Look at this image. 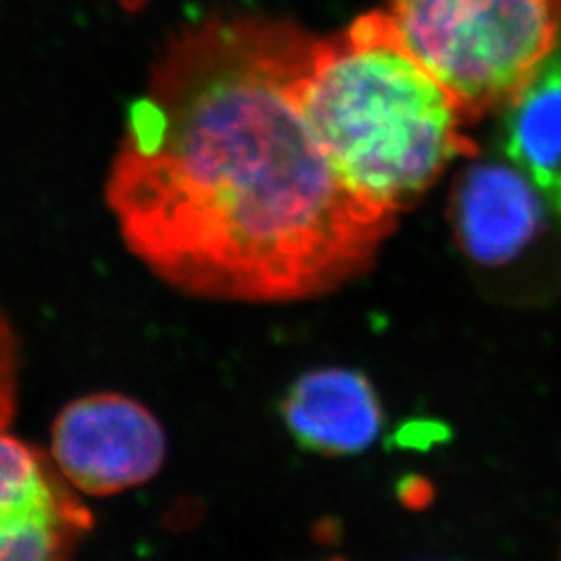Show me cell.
Segmentation results:
<instances>
[{
	"instance_id": "cell-5",
	"label": "cell",
	"mask_w": 561,
	"mask_h": 561,
	"mask_svg": "<svg viewBox=\"0 0 561 561\" xmlns=\"http://www.w3.org/2000/svg\"><path fill=\"white\" fill-rule=\"evenodd\" d=\"M92 526L53 456L0 431V560H67Z\"/></svg>"
},
{
	"instance_id": "cell-3",
	"label": "cell",
	"mask_w": 561,
	"mask_h": 561,
	"mask_svg": "<svg viewBox=\"0 0 561 561\" xmlns=\"http://www.w3.org/2000/svg\"><path fill=\"white\" fill-rule=\"evenodd\" d=\"M385 13L472 123L507 106L551 57L561 0H389Z\"/></svg>"
},
{
	"instance_id": "cell-4",
	"label": "cell",
	"mask_w": 561,
	"mask_h": 561,
	"mask_svg": "<svg viewBox=\"0 0 561 561\" xmlns=\"http://www.w3.org/2000/svg\"><path fill=\"white\" fill-rule=\"evenodd\" d=\"M53 460L88 495H115L148 482L164 461L161 422L119 393L71 401L53 424Z\"/></svg>"
},
{
	"instance_id": "cell-7",
	"label": "cell",
	"mask_w": 561,
	"mask_h": 561,
	"mask_svg": "<svg viewBox=\"0 0 561 561\" xmlns=\"http://www.w3.org/2000/svg\"><path fill=\"white\" fill-rule=\"evenodd\" d=\"M294 437L327 456L358 454L379 437L382 410L370 381L347 368L304 375L283 401Z\"/></svg>"
},
{
	"instance_id": "cell-2",
	"label": "cell",
	"mask_w": 561,
	"mask_h": 561,
	"mask_svg": "<svg viewBox=\"0 0 561 561\" xmlns=\"http://www.w3.org/2000/svg\"><path fill=\"white\" fill-rule=\"evenodd\" d=\"M296 101L343 185L398 217L477 144L460 106L398 41L385 11L314 41Z\"/></svg>"
},
{
	"instance_id": "cell-1",
	"label": "cell",
	"mask_w": 561,
	"mask_h": 561,
	"mask_svg": "<svg viewBox=\"0 0 561 561\" xmlns=\"http://www.w3.org/2000/svg\"><path fill=\"white\" fill-rule=\"evenodd\" d=\"M314 38L285 21L181 32L129 111L106 202L159 279L213 300H306L373 262L396 217L340 180L296 101Z\"/></svg>"
},
{
	"instance_id": "cell-6",
	"label": "cell",
	"mask_w": 561,
	"mask_h": 561,
	"mask_svg": "<svg viewBox=\"0 0 561 561\" xmlns=\"http://www.w3.org/2000/svg\"><path fill=\"white\" fill-rule=\"evenodd\" d=\"M537 190L520 167L500 162L468 167L454 187L449 208L461 250L486 266L514 261L541 227Z\"/></svg>"
},
{
	"instance_id": "cell-9",
	"label": "cell",
	"mask_w": 561,
	"mask_h": 561,
	"mask_svg": "<svg viewBox=\"0 0 561 561\" xmlns=\"http://www.w3.org/2000/svg\"><path fill=\"white\" fill-rule=\"evenodd\" d=\"M20 385V343L18 335L0 306V431H4L18 408Z\"/></svg>"
},
{
	"instance_id": "cell-8",
	"label": "cell",
	"mask_w": 561,
	"mask_h": 561,
	"mask_svg": "<svg viewBox=\"0 0 561 561\" xmlns=\"http://www.w3.org/2000/svg\"><path fill=\"white\" fill-rule=\"evenodd\" d=\"M505 113L510 159L561 210V59L545 60Z\"/></svg>"
}]
</instances>
